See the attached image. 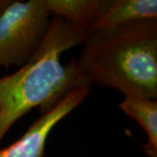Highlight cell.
I'll return each mask as SVG.
<instances>
[{
  "mask_svg": "<svg viewBox=\"0 0 157 157\" xmlns=\"http://www.w3.org/2000/svg\"><path fill=\"white\" fill-rule=\"evenodd\" d=\"M119 108L135 119L148 136V143L143 146L150 157H157V102L156 99L128 96L119 104Z\"/></svg>",
  "mask_w": 157,
  "mask_h": 157,
  "instance_id": "cell-7",
  "label": "cell"
},
{
  "mask_svg": "<svg viewBox=\"0 0 157 157\" xmlns=\"http://www.w3.org/2000/svg\"><path fill=\"white\" fill-rule=\"evenodd\" d=\"M78 64L90 84L124 97H157V20L90 34Z\"/></svg>",
  "mask_w": 157,
  "mask_h": 157,
  "instance_id": "cell-2",
  "label": "cell"
},
{
  "mask_svg": "<svg viewBox=\"0 0 157 157\" xmlns=\"http://www.w3.org/2000/svg\"><path fill=\"white\" fill-rule=\"evenodd\" d=\"M50 17L44 0L10 1L0 17V67L26 63L42 43Z\"/></svg>",
  "mask_w": 157,
  "mask_h": 157,
  "instance_id": "cell-3",
  "label": "cell"
},
{
  "mask_svg": "<svg viewBox=\"0 0 157 157\" xmlns=\"http://www.w3.org/2000/svg\"><path fill=\"white\" fill-rule=\"evenodd\" d=\"M51 15L62 18L77 29H89L106 4V0H44Z\"/></svg>",
  "mask_w": 157,
  "mask_h": 157,
  "instance_id": "cell-6",
  "label": "cell"
},
{
  "mask_svg": "<svg viewBox=\"0 0 157 157\" xmlns=\"http://www.w3.org/2000/svg\"><path fill=\"white\" fill-rule=\"evenodd\" d=\"M143 20H157L156 0H106L101 13L91 25L88 36Z\"/></svg>",
  "mask_w": 157,
  "mask_h": 157,
  "instance_id": "cell-5",
  "label": "cell"
},
{
  "mask_svg": "<svg viewBox=\"0 0 157 157\" xmlns=\"http://www.w3.org/2000/svg\"><path fill=\"white\" fill-rule=\"evenodd\" d=\"M91 87H81L70 92L51 110L43 113L17 142L0 149V157H43L50 132L86 99Z\"/></svg>",
  "mask_w": 157,
  "mask_h": 157,
  "instance_id": "cell-4",
  "label": "cell"
},
{
  "mask_svg": "<svg viewBox=\"0 0 157 157\" xmlns=\"http://www.w3.org/2000/svg\"><path fill=\"white\" fill-rule=\"evenodd\" d=\"M9 3H10V0H0V17L2 12L5 10V8L9 5Z\"/></svg>",
  "mask_w": 157,
  "mask_h": 157,
  "instance_id": "cell-8",
  "label": "cell"
},
{
  "mask_svg": "<svg viewBox=\"0 0 157 157\" xmlns=\"http://www.w3.org/2000/svg\"><path fill=\"white\" fill-rule=\"evenodd\" d=\"M87 37V32L55 17L32 57L18 71L0 78V142L33 108L40 107L43 114L73 90L91 87L76 59L65 64L60 59L64 51L84 43Z\"/></svg>",
  "mask_w": 157,
  "mask_h": 157,
  "instance_id": "cell-1",
  "label": "cell"
}]
</instances>
